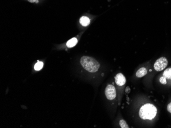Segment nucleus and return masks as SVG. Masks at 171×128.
I'll return each mask as SVG.
<instances>
[{
    "instance_id": "nucleus-1",
    "label": "nucleus",
    "mask_w": 171,
    "mask_h": 128,
    "mask_svg": "<svg viewBox=\"0 0 171 128\" xmlns=\"http://www.w3.org/2000/svg\"><path fill=\"white\" fill-rule=\"evenodd\" d=\"M157 113L156 107L151 104L143 105L140 110L139 116L142 120H152L155 118Z\"/></svg>"
},
{
    "instance_id": "nucleus-2",
    "label": "nucleus",
    "mask_w": 171,
    "mask_h": 128,
    "mask_svg": "<svg viewBox=\"0 0 171 128\" xmlns=\"http://www.w3.org/2000/svg\"><path fill=\"white\" fill-rule=\"evenodd\" d=\"M80 64L85 70L90 73L96 72L100 67L99 62L89 56H82L80 59Z\"/></svg>"
},
{
    "instance_id": "nucleus-3",
    "label": "nucleus",
    "mask_w": 171,
    "mask_h": 128,
    "mask_svg": "<svg viewBox=\"0 0 171 128\" xmlns=\"http://www.w3.org/2000/svg\"><path fill=\"white\" fill-rule=\"evenodd\" d=\"M168 60L165 57H162L157 59L155 62L154 67L155 70L159 71H163L168 65Z\"/></svg>"
},
{
    "instance_id": "nucleus-4",
    "label": "nucleus",
    "mask_w": 171,
    "mask_h": 128,
    "mask_svg": "<svg viewBox=\"0 0 171 128\" xmlns=\"http://www.w3.org/2000/svg\"><path fill=\"white\" fill-rule=\"evenodd\" d=\"M105 95L107 98L109 100H114L116 96L115 88L112 85H109L105 89Z\"/></svg>"
},
{
    "instance_id": "nucleus-5",
    "label": "nucleus",
    "mask_w": 171,
    "mask_h": 128,
    "mask_svg": "<svg viewBox=\"0 0 171 128\" xmlns=\"http://www.w3.org/2000/svg\"><path fill=\"white\" fill-rule=\"evenodd\" d=\"M115 81L116 84L118 86H123L126 82V79L125 76L121 73L117 74L115 77Z\"/></svg>"
},
{
    "instance_id": "nucleus-6",
    "label": "nucleus",
    "mask_w": 171,
    "mask_h": 128,
    "mask_svg": "<svg viewBox=\"0 0 171 128\" xmlns=\"http://www.w3.org/2000/svg\"><path fill=\"white\" fill-rule=\"evenodd\" d=\"M147 74V70L146 68L142 67L137 71L136 76L137 78H142V77L146 75Z\"/></svg>"
},
{
    "instance_id": "nucleus-7",
    "label": "nucleus",
    "mask_w": 171,
    "mask_h": 128,
    "mask_svg": "<svg viewBox=\"0 0 171 128\" xmlns=\"http://www.w3.org/2000/svg\"><path fill=\"white\" fill-rule=\"evenodd\" d=\"M80 24L83 26L86 27L90 23V20L87 17H82L80 19Z\"/></svg>"
},
{
    "instance_id": "nucleus-8",
    "label": "nucleus",
    "mask_w": 171,
    "mask_h": 128,
    "mask_svg": "<svg viewBox=\"0 0 171 128\" xmlns=\"http://www.w3.org/2000/svg\"><path fill=\"white\" fill-rule=\"evenodd\" d=\"M77 43V39L76 38H73L68 41L67 42V46L68 48H72L75 46Z\"/></svg>"
},
{
    "instance_id": "nucleus-9",
    "label": "nucleus",
    "mask_w": 171,
    "mask_h": 128,
    "mask_svg": "<svg viewBox=\"0 0 171 128\" xmlns=\"http://www.w3.org/2000/svg\"><path fill=\"white\" fill-rule=\"evenodd\" d=\"M163 76L168 79H171V68H168L165 69L163 73Z\"/></svg>"
},
{
    "instance_id": "nucleus-10",
    "label": "nucleus",
    "mask_w": 171,
    "mask_h": 128,
    "mask_svg": "<svg viewBox=\"0 0 171 128\" xmlns=\"http://www.w3.org/2000/svg\"><path fill=\"white\" fill-rule=\"evenodd\" d=\"M43 65H44L43 62H41V61H39L35 64L34 68V69L36 71H40L42 68Z\"/></svg>"
},
{
    "instance_id": "nucleus-11",
    "label": "nucleus",
    "mask_w": 171,
    "mask_h": 128,
    "mask_svg": "<svg viewBox=\"0 0 171 128\" xmlns=\"http://www.w3.org/2000/svg\"><path fill=\"white\" fill-rule=\"evenodd\" d=\"M119 125L121 128H129V126L128 125L126 122L125 120H121L119 121Z\"/></svg>"
},
{
    "instance_id": "nucleus-12",
    "label": "nucleus",
    "mask_w": 171,
    "mask_h": 128,
    "mask_svg": "<svg viewBox=\"0 0 171 128\" xmlns=\"http://www.w3.org/2000/svg\"><path fill=\"white\" fill-rule=\"evenodd\" d=\"M166 79H167L166 78L163 76V77H161L160 79H159V81H160V82L161 84H167V80Z\"/></svg>"
},
{
    "instance_id": "nucleus-13",
    "label": "nucleus",
    "mask_w": 171,
    "mask_h": 128,
    "mask_svg": "<svg viewBox=\"0 0 171 128\" xmlns=\"http://www.w3.org/2000/svg\"><path fill=\"white\" fill-rule=\"evenodd\" d=\"M167 110H168V111L170 113H171V103H170L169 105H168Z\"/></svg>"
},
{
    "instance_id": "nucleus-14",
    "label": "nucleus",
    "mask_w": 171,
    "mask_h": 128,
    "mask_svg": "<svg viewBox=\"0 0 171 128\" xmlns=\"http://www.w3.org/2000/svg\"><path fill=\"white\" fill-rule=\"evenodd\" d=\"M29 2L31 3H34V2H36L38 3V0H28Z\"/></svg>"
}]
</instances>
